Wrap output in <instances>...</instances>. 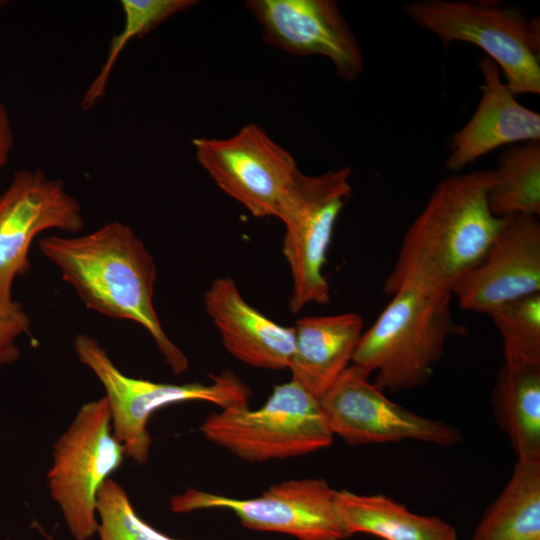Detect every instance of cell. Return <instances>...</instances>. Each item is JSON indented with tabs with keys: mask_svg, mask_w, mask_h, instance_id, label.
Masks as SVG:
<instances>
[{
	"mask_svg": "<svg viewBox=\"0 0 540 540\" xmlns=\"http://www.w3.org/2000/svg\"><path fill=\"white\" fill-rule=\"evenodd\" d=\"M38 246L87 308L139 324L175 375L188 369L186 355L163 330L153 305L156 263L129 225L111 221L82 236L49 235Z\"/></svg>",
	"mask_w": 540,
	"mask_h": 540,
	"instance_id": "6da1fadb",
	"label": "cell"
},
{
	"mask_svg": "<svg viewBox=\"0 0 540 540\" xmlns=\"http://www.w3.org/2000/svg\"><path fill=\"white\" fill-rule=\"evenodd\" d=\"M493 170L457 173L441 180L407 229L383 284L392 296L404 285L451 292L482 258L504 218L488 202Z\"/></svg>",
	"mask_w": 540,
	"mask_h": 540,
	"instance_id": "7a4b0ae2",
	"label": "cell"
},
{
	"mask_svg": "<svg viewBox=\"0 0 540 540\" xmlns=\"http://www.w3.org/2000/svg\"><path fill=\"white\" fill-rule=\"evenodd\" d=\"M451 292L404 285L392 296L373 325L362 333L351 364L374 386L399 392L426 384L450 336L465 334L452 317Z\"/></svg>",
	"mask_w": 540,
	"mask_h": 540,
	"instance_id": "3957f363",
	"label": "cell"
},
{
	"mask_svg": "<svg viewBox=\"0 0 540 540\" xmlns=\"http://www.w3.org/2000/svg\"><path fill=\"white\" fill-rule=\"evenodd\" d=\"M403 13L443 45L478 46L515 94L540 93V20L496 1L415 0Z\"/></svg>",
	"mask_w": 540,
	"mask_h": 540,
	"instance_id": "277c9868",
	"label": "cell"
},
{
	"mask_svg": "<svg viewBox=\"0 0 540 540\" xmlns=\"http://www.w3.org/2000/svg\"><path fill=\"white\" fill-rule=\"evenodd\" d=\"M78 360L98 378L105 390L113 434L125 456L138 465L147 462L151 436L147 423L151 415L168 405L204 401L221 409L248 405L250 388L232 371L211 375L210 383L171 384L129 377L111 360L99 341L87 334L74 339Z\"/></svg>",
	"mask_w": 540,
	"mask_h": 540,
	"instance_id": "5b68a950",
	"label": "cell"
},
{
	"mask_svg": "<svg viewBox=\"0 0 540 540\" xmlns=\"http://www.w3.org/2000/svg\"><path fill=\"white\" fill-rule=\"evenodd\" d=\"M201 432L251 462L301 456L333 442L319 399L292 380L274 386L258 409L240 405L210 414Z\"/></svg>",
	"mask_w": 540,
	"mask_h": 540,
	"instance_id": "8992f818",
	"label": "cell"
},
{
	"mask_svg": "<svg viewBox=\"0 0 540 540\" xmlns=\"http://www.w3.org/2000/svg\"><path fill=\"white\" fill-rule=\"evenodd\" d=\"M124 458L105 397L83 404L55 442L47 474L50 495L75 540L97 534V494Z\"/></svg>",
	"mask_w": 540,
	"mask_h": 540,
	"instance_id": "52a82bcc",
	"label": "cell"
},
{
	"mask_svg": "<svg viewBox=\"0 0 540 540\" xmlns=\"http://www.w3.org/2000/svg\"><path fill=\"white\" fill-rule=\"evenodd\" d=\"M351 175L349 166L319 175L302 173L280 210L282 252L292 279L289 309L294 314L308 304L330 300L323 269L335 224L352 194Z\"/></svg>",
	"mask_w": 540,
	"mask_h": 540,
	"instance_id": "ba28073f",
	"label": "cell"
},
{
	"mask_svg": "<svg viewBox=\"0 0 540 540\" xmlns=\"http://www.w3.org/2000/svg\"><path fill=\"white\" fill-rule=\"evenodd\" d=\"M192 146L214 183L258 218H278L302 174L294 156L256 123L227 138H194Z\"/></svg>",
	"mask_w": 540,
	"mask_h": 540,
	"instance_id": "9c48e42d",
	"label": "cell"
},
{
	"mask_svg": "<svg viewBox=\"0 0 540 540\" xmlns=\"http://www.w3.org/2000/svg\"><path fill=\"white\" fill-rule=\"evenodd\" d=\"M174 513L225 509L248 529L278 532L298 540H344L350 537L340 515L337 490L320 478L274 484L254 498H233L194 488L170 500Z\"/></svg>",
	"mask_w": 540,
	"mask_h": 540,
	"instance_id": "30bf717a",
	"label": "cell"
},
{
	"mask_svg": "<svg viewBox=\"0 0 540 540\" xmlns=\"http://www.w3.org/2000/svg\"><path fill=\"white\" fill-rule=\"evenodd\" d=\"M368 377L350 364L319 398L333 436L349 445L416 440L452 446L462 440L454 426L389 400Z\"/></svg>",
	"mask_w": 540,
	"mask_h": 540,
	"instance_id": "8fae6325",
	"label": "cell"
},
{
	"mask_svg": "<svg viewBox=\"0 0 540 540\" xmlns=\"http://www.w3.org/2000/svg\"><path fill=\"white\" fill-rule=\"evenodd\" d=\"M84 227L82 208L60 179L41 169L18 170L0 196V303L12 300L16 277L30 269L29 249L43 231L77 233Z\"/></svg>",
	"mask_w": 540,
	"mask_h": 540,
	"instance_id": "7c38bea8",
	"label": "cell"
},
{
	"mask_svg": "<svg viewBox=\"0 0 540 540\" xmlns=\"http://www.w3.org/2000/svg\"><path fill=\"white\" fill-rule=\"evenodd\" d=\"M245 6L268 45L297 56L325 57L350 83L363 73V51L336 1L248 0Z\"/></svg>",
	"mask_w": 540,
	"mask_h": 540,
	"instance_id": "4fadbf2b",
	"label": "cell"
},
{
	"mask_svg": "<svg viewBox=\"0 0 540 540\" xmlns=\"http://www.w3.org/2000/svg\"><path fill=\"white\" fill-rule=\"evenodd\" d=\"M535 293H540V222L526 214L504 217L480 261L452 289L463 310L485 314Z\"/></svg>",
	"mask_w": 540,
	"mask_h": 540,
	"instance_id": "5bb4252c",
	"label": "cell"
},
{
	"mask_svg": "<svg viewBox=\"0 0 540 540\" xmlns=\"http://www.w3.org/2000/svg\"><path fill=\"white\" fill-rule=\"evenodd\" d=\"M478 66L483 76L478 105L450 139L445 166L454 172L501 146L540 141V114L516 100L490 58H481Z\"/></svg>",
	"mask_w": 540,
	"mask_h": 540,
	"instance_id": "9a60e30c",
	"label": "cell"
},
{
	"mask_svg": "<svg viewBox=\"0 0 540 540\" xmlns=\"http://www.w3.org/2000/svg\"><path fill=\"white\" fill-rule=\"evenodd\" d=\"M203 298L223 346L234 358L256 368H289L293 327L282 326L251 306L230 277L215 278Z\"/></svg>",
	"mask_w": 540,
	"mask_h": 540,
	"instance_id": "2e32d148",
	"label": "cell"
},
{
	"mask_svg": "<svg viewBox=\"0 0 540 540\" xmlns=\"http://www.w3.org/2000/svg\"><path fill=\"white\" fill-rule=\"evenodd\" d=\"M363 326L354 312L299 318L293 326L291 380L319 399L351 364Z\"/></svg>",
	"mask_w": 540,
	"mask_h": 540,
	"instance_id": "e0dca14e",
	"label": "cell"
},
{
	"mask_svg": "<svg viewBox=\"0 0 540 540\" xmlns=\"http://www.w3.org/2000/svg\"><path fill=\"white\" fill-rule=\"evenodd\" d=\"M491 402L518 460L540 461V366L504 362Z\"/></svg>",
	"mask_w": 540,
	"mask_h": 540,
	"instance_id": "ac0fdd59",
	"label": "cell"
},
{
	"mask_svg": "<svg viewBox=\"0 0 540 540\" xmlns=\"http://www.w3.org/2000/svg\"><path fill=\"white\" fill-rule=\"evenodd\" d=\"M349 535L367 533L383 540H459L455 528L434 516L416 514L383 494L337 491Z\"/></svg>",
	"mask_w": 540,
	"mask_h": 540,
	"instance_id": "d6986e66",
	"label": "cell"
},
{
	"mask_svg": "<svg viewBox=\"0 0 540 540\" xmlns=\"http://www.w3.org/2000/svg\"><path fill=\"white\" fill-rule=\"evenodd\" d=\"M472 540H540V461L517 460Z\"/></svg>",
	"mask_w": 540,
	"mask_h": 540,
	"instance_id": "ffe728a7",
	"label": "cell"
},
{
	"mask_svg": "<svg viewBox=\"0 0 540 540\" xmlns=\"http://www.w3.org/2000/svg\"><path fill=\"white\" fill-rule=\"evenodd\" d=\"M493 172L488 202L495 216H540V141L509 146Z\"/></svg>",
	"mask_w": 540,
	"mask_h": 540,
	"instance_id": "44dd1931",
	"label": "cell"
},
{
	"mask_svg": "<svg viewBox=\"0 0 540 540\" xmlns=\"http://www.w3.org/2000/svg\"><path fill=\"white\" fill-rule=\"evenodd\" d=\"M120 3L123 27L112 37L105 61L83 95V110L92 109L103 99L114 65L131 40L143 37L170 17L191 8L197 1L121 0Z\"/></svg>",
	"mask_w": 540,
	"mask_h": 540,
	"instance_id": "7402d4cb",
	"label": "cell"
},
{
	"mask_svg": "<svg viewBox=\"0 0 540 540\" xmlns=\"http://www.w3.org/2000/svg\"><path fill=\"white\" fill-rule=\"evenodd\" d=\"M488 315L502 338L504 362L540 366V293L506 303Z\"/></svg>",
	"mask_w": 540,
	"mask_h": 540,
	"instance_id": "603a6c76",
	"label": "cell"
},
{
	"mask_svg": "<svg viewBox=\"0 0 540 540\" xmlns=\"http://www.w3.org/2000/svg\"><path fill=\"white\" fill-rule=\"evenodd\" d=\"M100 540H182L156 530L138 516L124 488L107 479L97 494Z\"/></svg>",
	"mask_w": 540,
	"mask_h": 540,
	"instance_id": "cb8c5ba5",
	"label": "cell"
},
{
	"mask_svg": "<svg viewBox=\"0 0 540 540\" xmlns=\"http://www.w3.org/2000/svg\"><path fill=\"white\" fill-rule=\"evenodd\" d=\"M31 321L18 301L0 303V367L14 363L20 356L16 340L29 333Z\"/></svg>",
	"mask_w": 540,
	"mask_h": 540,
	"instance_id": "d4e9b609",
	"label": "cell"
},
{
	"mask_svg": "<svg viewBox=\"0 0 540 540\" xmlns=\"http://www.w3.org/2000/svg\"><path fill=\"white\" fill-rule=\"evenodd\" d=\"M13 144L14 136L8 111L0 100V169L7 163Z\"/></svg>",
	"mask_w": 540,
	"mask_h": 540,
	"instance_id": "484cf974",
	"label": "cell"
}]
</instances>
